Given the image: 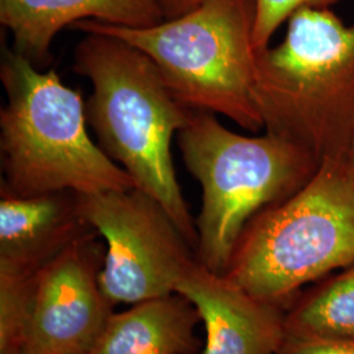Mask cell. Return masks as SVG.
Here are the masks:
<instances>
[{
    "label": "cell",
    "mask_w": 354,
    "mask_h": 354,
    "mask_svg": "<svg viewBox=\"0 0 354 354\" xmlns=\"http://www.w3.org/2000/svg\"><path fill=\"white\" fill-rule=\"evenodd\" d=\"M165 20H172L194 10L203 0H158Z\"/></svg>",
    "instance_id": "17"
},
{
    "label": "cell",
    "mask_w": 354,
    "mask_h": 354,
    "mask_svg": "<svg viewBox=\"0 0 354 354\" xmlns=\"http://www.w3.org/2000/svg\"><path fill=\"white\" fill-rule=\"evenodd\" d=\"M0 80L7 95L0 112V190L35 196L137 188L89 138L86 102L54 70H39L19 53L3 49Z\"/></svg>",
    "instance_id": "2"
},
{
    "label": "cell",
    "mask_w": 354,
    "mask_h": 354,
    "mask_svg": "<svg viewBox=\"0 0 354 354\" xmlns=\"http://www.w3.org/2000/svg\"><path fill=\"white\" fill-rule=\"evenodd\" d=\"M339 0H256V21L253 30V46L264 50L276 30L294 13L304 7L329 8Z\"/></svg>",
    "instance_id": "15"
},
{
    "label": "cell",
    "mask_w": 354,
    "mask_h": 354,
    "mask_svg": "<svg viewBox=\"0 0 354 354\" xmlns=\"http://www.w3.org/2000/svg\"><path fill=\"white\" fill-rule=\"evenodd\" d=\"M95 231L75 192L15 196L0 190V264L38 272Z\"/></svg>",
    "instance_id": "10"
},
{
    "label": "cell",
    "mask_w": 354,
    "mask_h": 354,
    "mask_svg": "<svg viewBox=\"0 0 354 354\" xmlns=\"http://www.w3.org/2000/svg\"><path fill=\"white\" fill-rule=\"evenodd\" d=\"M83 20L149 28L165 16L158 0H0V23L12 35V50L39 70L53 61L57 33Z\"/></svg>",
    "instance_id": "11"
},
{
    "label": "cell",
    "mask_w": 354,
    "mask_h": 354,
    "mask_svg": "<svg viewBox=\"0 0 354 354\" xmlns=\"http://www.w3.org/2000/svg\"><path fill=\"white\" fill-rule=\"evenodd\" d=\"M73 70L92 83L86 115L97 145L197 248L196 221L171 153L172 138L193 109L177 100L149 55L113 36L86 33L76 45Z\"/></svg>",
    "instance_id": "1"
},
{
    "label": "cell",
    "mask_w": 354,
    "mask_h": 354,
    "mask_svg": "<svg viewBox=\"0 0 354 354\" xmlns=\"http://www.w3.org/2000/svg\"><path fill=\"white\" fill-rule=\"evenodd\" d=\"M254 21L256 0H203L189 12L149 28L95 20L71 28L124 39L149 55L185 106L259 131L264 122L254 97Z\"/></svg>",
    "instance_id": "6"
},
{
    "label": "cell",
    "mask_w": 354,
    "mask_h": 354,
    "mask_svg": "<svg viewBox=\"0 0 354 354\" xmlns=\"http://www.w3.org/2000/svg\"><path fill=\"white\" fill-rule=\"evenodd\" d=\"M354 264V169L326 160L288 200L254 215L235 244L225 276L288 308L307 283Z\"/></svg>",
    "instance_id": "5"
},
{
    "label": "cell",
    "mask_w": 354,
    "mask_h": 354,
    "mask_svg": "<svg viewBox=\"0 0 354 354\" xmlns=\"http://www.w3.org/2000/svg\"><path fill=\"white\" fill-rule=\"evenodd\" d=\"M254 97L266 133L311 152L320 165L354 151V24L330 8L304 7L283 41L257 51Z\"/></svg>",
    "instance_id": "3"
},
{
    "label": "cell",
    "mask_w": 354,
    "mask_h": 354,
    "mask_svg": "<svg viewBox=\"0 0 354 354\" xmlns=\"http://www.w3.org/2000/svg\"><path fill=\"white\" fill-rule=\"evenodd\" d=\"M176 292L197 308L206 330L201 354H281L286 308L244 290L198 260L178 281Z\"/></svg>",
    "instance_id": "9"
},
{
    "label": "cell",
    "mask_w": 354,
    "mask_h": 354,
    "mask_svg": "<svg viewBox=\"0 0 354 354\" xmlns=\"http://www.w3.org/2000/svg\"><path fill=\"white\" fill-rule=\"evenodd\" d=\"M281 354H354V337L292 339L286 337Z\"/></svg>",
    "instance_id": "16"
},
{
    "label": "cell",
    "mask_w": 354,
    "mask_h": 354,
    "mask_svg": "<svg viewBox=\"0 0 354 354\" xmlns=\"http://www.w3.org/2000/svg\"><path fill=\"white\" fill-rule=\"evenodd\" d=\"M177 145L203 190L197 257L219 274H225L253 216L302 189L320 167L311 152L292 142L270 133L241 136L203 111H192Z\"/></svg>",
    "instance_id": "4"
},
{
    "label": "cell",
    "mask_w": 354,
    "mask_h": 354,
    "mask_svg": "<svg viewBox=\"0 0 354 354\" xmlns=\"http://www.w3.org/2000/svg\"><path fill=\"white\" fill-rule=\"evenodd\" d=\"M286 337H354V264L299 294L286 308Z\"/></svg>",
    "instance_id": "13"
},
{
    "label": "cell",
    "mask_w": 354,
    "mask_h": 354,
    "mask_svg": "<svg viewBox=\"0 0 354 354\" xmlns=\"http://www.w3.org/2000/svg\"><path fill=\"white\" fill-rule=\"evenodd\" d=\"M79 203L105 241L100 283L113 306L176 292L178 281L198 261L165 207L138 188L79 194Z\"/></svg>",
    "instance_id": "7"
},
{
    "label": "cell",
    "mask_w": 354,
    "mask_h": 354,
    "mask_svg": "<svg viewBox=\"0 0 354 354\" xmlns=\"http://www.w3.org/2000/svg\"><path fill=\"white\" fill-rule=\"evenodd\" d=\"M201 317L178 292L131 304L108 319L89 354H200Z\"/></svg>",
    "instance_id": "12"
},
{
    "label": "cell",
    "mask_w": 354,
    "mask_h": 354,
    "mask_svg": "<svg viewBox=\"0 0 354 354\" xmlns=\"http://www.w3.org/2000/svg\"><path fill=\"white\" fill-rule=\"evenodd\" d=\"M37 273L0 264V354L26 353Z\"/></svg>",
    "instance_id": "14"
},
{
    "label": "cell",
    "mask_w": 354,
    "mask_h": 354,
    "mask_svg": "<svg viewBox=\"0 0 354 354\" xmlns=\"http://www.w3.org/2000/svg\"><path fill=\"white\" fill-rule=\"evenodd\" d=\"M97 231L75 241L37 273L24 354H89L113 304L100 283L106 245Z\"/></svg>",
    "instance_id": "8"
},
{
    "label": "cell",
    "mask_w": 354,
    "mask_h": 354,
    "mask_svg": "<svg viewBox=\"0 0 354 354\" xmlns=\"http://www.w3.org/2000/svg\"><path fill=\"white\" fill-rule=\"evenodd\" d=\"M351 165H352V167H353L354 169V151L353 153H352V156H351Z\"/></svg>",
    "instance_id": "18"
}]
</instances>
